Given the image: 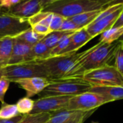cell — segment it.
Wrapping results in <instances>:
<instances>
[{
	"label": "cell",
	"instance_id": "36",
	"mask_svg": "<svg viewBox=\"0 0 123 123\" xmlns=\"http://www.w3.org/2000/svg\"><path fill=\"white\" fill-rule=\"evenodd\" d=\"M5 13H7V9H0V15L3 14H5Z\"/></svg>",
	"mask_w": 123,
	"mask_h": 123
},
{
	"label": "cell",
	"instance_id": "15",
	"mask_svg": "<svg viewBox=\"0 0 123 123\" xmlns=\"http://www.w3.org/2000/svg\"><path fill=\"white\" fill-rule=\"evenodd\" d=\"M89 92L102 96L108 103L123 99V86H92Z\"/></svg>",
	"mask_w": 123,
	"mask_h": 123
},
{
	"label": "cell",
	"instance_id": "4",
	"mask_svg": "<svg viewBox=\"0 0 123 123\" xmlns=\"http://www.w3.org/2000/svg\"><path fill=\"white\" fill-rule=\"evenodd\" d=\"M88 50L81 53H69L56 56L50 57L48 59L39 61L45 68L50 80H55L63 79L70 71L75 63L84 56Z\"/></svg>",
	"mask_w": 123,
	"mask_h": 123
},
{
	"label": "cell",
	"instance_id": "38",
	"mask_svg": "<svg viewBox=\"0 0 123 123\" xmlns=\"http://www.w3.org/2000/svg\"><path fill=\"white\" fill-rule=\"evenodd\" d=\"M2 68H3V67H1V66H0V79H1V78H2V76H1V72H2Z\"/></svg>",
	"mask_w": 123,
	"mask_h": 123
},
{
	"label": "cell",
	"instance_id": "37",
	"mask_svg": "<svg viewBox=\"0 0 123 123\" xmlns=\"http://www.w3.org/2000/svg\"><path fill=\"white\" fill-rule=\"evenodd\" d=\"M117 41L120 42V43H123V33L121 35V36L119 37V39L117 40Z\"/></svg>",
	"mask_w": 123,
	"mask_h": 123
},
{
	"label": "cell",
	"instance_id": "21",
	"mask_svg": "<svg viewBox=\"0 0 123 123\" xmlns=\"http://www.w3.org/2000/svg\"><path fill=\"white\" fill-rule=\"evenodd\" d=\"M45 37V36H44V35H39V34L35 32L32 30V28H30L15 38L32 46V45H35L36 43H37L38 42L43 40Z\"/></svg>",
	"mask_w": 123,
	"mask_h": 123
},
{
	"label": "cell",
	"instance_id": "17",
	"mask_svg": "<svg viewBox=\"0 0 123 123\" xmlns=\"http://www.w3.org/2000/svg\"><path fill=\"white\" fill-rule=\"evenodd\" d=\"M102 10H96L91 11L80 14L79 15L74 16L73 17L69 18L74 23H75L80 29L85 28L90 24H92L94 20L97 18L99 14L102 12Z\"/></svg>",
	"mask_w": 123,
	"mask_h": 123
},
{
	"label": "cell",
	"instance_id": "20",
	"mask_svg": "<svg viewBox=\"0 0 123 123\" xmlns=\"http://www.w3.org/2000/svg\"><path fill=\"white\" fill-rule=\"evenodd\" d=\"M123 33V27H112L100 35L99 42L103 43H110L117 41Z\"/></svg>",
	"mask_w": 123,
	"mask_h": 123
},
{
	"label": "cell",
	"instance_id": "33",
	"mask_svg": "<svg viewBox=\"0 0 123 123\" xmlns=\"http://www.w3.org/2000/svg\"><path fill=\"white\" fill-rule=\"evenodd\" d=\"M22 0H2V8L9 9L12 6L19 4Z\"/></svg>",
	"mask_w": 123,
	"mask_h": 123
},
{
	"label": "cell",
	"instance_id": "2",
	"mask_svg": "<svg viewBox=\"0 0 123 123\" xmlns=\"http://www.w3.org/2000/svg\"><path fill=\"white\" fill-rule=\"evenodd\" d=\"M118 0H48L43 12L71 18L80 14L105 9L120 3Z\"/></svg>",
	"mask_w": 123,
	"mask_h": 123
},
{
	"label": "cell",
	"instance_id": "34",
	"mask_svg": "<svg viewBox=\"0 0 123 123\" xmlns=\"http://www.w3.org/2000/svg\"><path fill=\"white\" fill-rule=\"evenodd\" d=\"M25 115H19L14 118L9 119V120H1L0 123H19L21 120L24 119Z\"/></svg>",
	"mask_w": 123,
	"mask_h": 123
},
{
	"label": "cell",
	"instance_id": "31",
	"mask_svg": "<svg viewBox=\"0 0 123 123\" xmlns=\"http://www.w3.org/2000/svg\"><path fill=\"white\" fill-rule=\"evenodd\" d=\"M50 14V13L48 12H40L38 13H37L36 14H35L34 16L30 17L28 19L29 21V23L31 26L34 25H36V24H38L40 22H41L43 19H45L48 15Z\"/></svg>",
	"mask_w": 123,
	"mask_h": 123
},
{
	"label": "cell",
	"instance_id": "14",
	"mask_svg": "<svg viewBox=\"0 0 123 123\" xmlns=\"http://www.w3.org/2000/svg\"><path fill=\"white\" fill-rule=\"evenodd\" d=\"M94 37H92L87 32L85 28H82L75 32L72 35L69 45L60 55L77 52L79 49L82 48L84 45H86L88 42H89Z\"/></svg>",
	"mask_w": 123,
	"mask_h": 123
},
{
	"label": "cell",
	"instance_id": "25",
	"mask_svg": "<svg viewBox=\"0 0 123 123\" xmlns=\"http://www.w3.org/2000/svg\"><path fill=\"white\" fill-rule=\"evenodd\" d=\"M52 113H40L27 115L22 120L18 123H45L50 118Z\"/></svg>",
	"mask_w": 123,
	"mask_h": 123
},
{
	"label": "cell",
	"instance_id": "28",
	"mask_svg": "<svg viewBox=\"0 0 123 123\" xmlns=\"http://www.w3.org/2000/svg\"><path fill=\"white\" fill-rule=\"evenodd\" d=\"M66 18H64L62 16H60L58 14H54L53 16V18L51 19L49 28L51 30V32H55V31H60V29L62 26V24Z\"/></svg>",
	"mask_w": 123,
	"mask_h": 123
},
{
	"label": "cell",
	"instance_id": "5",
	"mask_svg": "<svg viewBox=\"0 0 123 123\" xmlns=\"http://www.w3.org/2000/svg\"><path fill=\"white\" fill-rule=\"evenodd\" d=\"M1 76L2 78L8 79L10 82L34 77L45 78L50 80V76L45 66L39 61L7 65L2 68Z\"/></svg>",
	"mask_w": 123,
	"mask_h": 123
},
{
	"label": "cell",
	"instance_id": "9",
	"mask_svg": "<svg viewBox=\"0 0 123 123\" xmlns=\"http://www.w3.org/2000/svg\"><path fill=\"white\" fill-rule=\"evenodd\" d=\"M72 97H45L38 98L34 102V107L30 114L51 113L66 110L68 102Z\"/></svg>",
	"mask_w": 123,
	"mask_h": 123
},
{
	"label": "cell",
	"instance_id": "24",
	"mask_svg": "<svg viewBox=\"0 0 123 123\" xmlns=\"http://www.w3.org/2000/svg\"><path fill=\"white\" fill-rule=\"evenodd\" d=\"M19 115L16 105L4 104L0 108V120H9Z\"/></svg>",
	"mask_w": 123,
	"mask_h": 123
},
{
	"label": "cell",
	"instance_id": "30",
	"mask_svg": "<svg viewBox=\"0 0 123 123\" xmlns=\"http://www.w3.org/2000/svg\"><path fill=\"white\" fill-rule=\"evenodd\" d=\"M10 81L5 79L1 78L0 79V102L1 105H4V96L9 89Z\"/></svg>",
	"mask_w": 123,
	"mask_h": 123
},
{
	"label": "cell",
	"instance_id": "8",
	"mask_svg": "<svg viewBox=\"0 0 123 123\" xmlns=\"http://www.w3.org/2000/svg\"><path fill=\"white\" fill-rule=\"evenodd\" d=\"M108 102L102 96L90 92L72 97L66 110L77 112H90Z\"/></svg>",
	"mask_w": 123,
	"mask_h": 123
},
{
	"label": "cell",
	"instance_id": "12",
	"mask_svg": "<svg viewBox=\"0 0 123 123\" xmlns=\"http://www.w3.org/2000/svg\"><path fill=\"white\" fill-rule=\"evenodd\" d=\"M49 81L45 78L34 77L30 79H19L14 81L20 88L26 92V97L31 98L36 94L41 93L48 85Z\"/></svg>",
	"mask_w": 123,
	"mask_h": 123
},
{
	"label": "cell",
	"instance_id": "39",
	"mask_svg": "<svg viewBox=\"0 0 123 123\" xmlns=\"http://www.w3.org/2000/svg\"><path fill=\"white\" fill-rule=\"evenodd\" d=\"M3 9L2 8V0H0V9Z\"/></svg>",
	"mask_w": 123,
	"mask_h": 123
},
{
	"label": "cell",
	"instance_id": "13",
	"mask_svg": "<svg viewBox=\"0 0 123 123\" xmlns=\"http://www.w3.org/2000/svg\"><path fill=\"white\" fill-rule=\"evenodd\" d=\"M32 61V45L15 38L11 58L8 65H14Z\"/></svg>",
	"mask_w": 123,
	"mask_h": 123
},
{
	"label": "cell",
	"instance_id": "10",
	"mask_svg": "<svg viewBox=\"0 0 123 123\" xmlns=\"http://www.w3.org/2000/svg\"><path fill=\"white\" fill-rule=\"evenodd\" d=\"M47 2L48 1L45 0L22 1L19 4L7 9V13L15 17L29 19L43 11Z\"/></svg>",
	"mask_w": 123,
	"mask_h": 123
},
{
	"label": "cell",
	"instance_id": "22",
	"mask_svg": "<svg viewBox=\"0 0 123 123\" xmlns=\"http://www.w3.org/2000/svg\"><path fill=\"white\" fill-rule=\"evenodd\" d=\"M35 101L32 99H30L27 97L20 99L17 103L16 106L17 110L20 115H30L33 109Z\"/></svg>",
	"mask_w": 123,
	"mask_h": 123
},
{
	"label": "cell",
	"instance_id": "1",
	"mask_svg": "<svg viewBox=\"0 0 123 123\" xmlns=\"http://www.w3.org/2000/svg\"><path fill=\"white\" fill-rule=\"evenodd\" d=\"M120 42L110 43L99 42L88 49L87 53L79 59L63 78H82L87 72L98 69L108 64L114 58Z\"/></svg>",
	"mask_w": 123,
	"mask_h": 123
},
{
	"label": "cell",
	"instance_id": "16",
	"mask_svg": "<svg viewBox=\"0 0 123 123\" xmlns=\"http://www.w3.org/2000/svg\"><path fill=\"white\" fill-rule=\"evenodd\" d=\"M15 38L4 37L0 39V66L4 67L8 65L11 58Z\"/></svg>",
	"mask_w": 123,
	"mask_h": 123
},
{
	"label": "cell",
	"instance_id": "23",
	"mask_svg": "<svg viewBox=\"0 0 123 123\" xmlns=\"http://www.w3.org/2000/svg\"><path fill=\"white\" fill-rule=\"evenodd\" d=\"M77 111L62 110L52 114L50 118L45 123H65L68 121Z\"/></svg>",
	"mask_w": 123,
	"mask_h": 123
},
{
	"label": "cell",
	"instance_id": "18",
	"mask_svg": "<svg viewBox=\"0 0 123 123\" xmlns=\"http://www.w3.org/2000/svg\"><path fill=\"white\" fill-rule=\"evenodd\" d=\"M51 50L41 40L32 46V61H41L51 57Z\"/></svg>",
	"mask_w": 123,
	"mask_h": 123
},
{
	"label": "cell",
	"instance_id": "35",
	"mask_svg": "<svg viewBox=\"0 0 123 123\" xmlns=\"http://www.w3.org/2000/svg\"><path fill=\"white\" fill-rule=\"evenodd\" d=\"M123 27V10L122 11L120 15L119 16L117 20L115 23L113 27Z\"/></svg>",
	"mask_w": 123,
	"mask_h": 123
},
{
	"label": "cell",
	"instance_id": "19",
	"mask_svg": "<svg viewBox=\"0 0 123 123\" xmlns=\"http://www.w3.org/2000/svg\"><path fill=\"white\" fill-rule=\"evenodd\" d=\"M75 32H64V31H55L52 32L49 35H46L43 40H42L46 46L50 49L52 50L53 48H55L57 44L63 40L64 37L71 35L74 34Z\"/></svg>",
	"mask_w": 123,
	"mask_h": 123
},
{
	"label": "cell",
	"instance_id": "41",
	"mask_svg": "<svg viewBox=\"0 0 123 123\" xmlns=\"http://www.w3.org/2000/svg\"></svg>",
	"mask_w": 123,
	"mask_h": 123
},
{
	"label": "cell",
	"instance_id": "32",
	"mask_svg": "<svg viewBox=\"0 0 123 123\" xmlns=\"http://www.w3.org/2000/svg\"><path fill=\"white\" fill-rule=\"evenodd\" d=\"M31 28L35 32H36L39 35H44V36H46V35H49L50 32H52L51 30H50L49 27L45 26V25H41V24L34 25L31 26Z\"/></svg>",
	"mask_w": 123,
	"mask_h": 123
},
{
	"label": "cell",
	"instance_id": "7",
	"mask_svg": "<svg viewBox=\"0 0 123 123\" xmlns=\"http://www.w3.org/2000/svg\"><path fill=\"white\" fill-rule=\"evenodd\" d=\"M31 28L27 19L11 15L8 13L0 15V39L15 38Z\"/></svg>",
	"mask_w": 123,
	"mask_h": 123
},
{
	"label": "cell",
	"instance_id": "29",
	"mask_svg": "<svg viewBox=\"0 0 123 123\" xmlns=\"http://www.w3.org/2000/svg\"><path fill=\"white\" fill-rule=\"evenodd\" d=\"M81 30L75 23H74L69 18H66L62 24L60 31L64 32H76Z\"/></svg>",
	"mask_w": 123,
	"mask_h": 123
},
{
	"label": "cell",
	"instance_id": "6",
	"mask_svg": "<svg viewBox=\"0 0 123 123\" xmlns=\"http://www.w3.org/2000/svg\"><path fill=\"white\" fill-rule=\"evenodd\" d=\"M82 79L92 86L123 87V77L115 66L109 64L86 73Z\"/></svg>",
	"mask_w": 123,
	"mask_h": 123
},
{
	"label": "cell",
	"instance_id": "3",
	"mask_svg": "<svg viewBox=\"0 0 123 123\" xmlns=\"http://www.w3.org/2000/svg\"><path fill=\"white\" fill-rule=\"evenodd\" d=\"M92 86L82 78H65L50 80L48 85L40 93L39 98L45 97H74L88 92Z\"/></svg>",
	"mask_w": 123,
	"mask_h": 123
},
{
	"label": "cell",
	"instance_id": "11",
	"mask_svg": "<svg viewBox=\"0 0 123 123\" xmlns=\"http://www.w3.org/2000/svg\"><path fill=\"white\" fill-rule=\"evenodd\" d=\"M123 10V5L120 8L110 14L109 15L99 19H96L92 24L85 27L86 30L92 37H95L96 36L101 35L105 31L113 27Z\"/></svg>",
	"mask_w": 123,
	"mask_h": 123
},
{
	"label": "cell",
	"instance_id": "27",
	"mask_svg": "<svg viewBox=\"0 0 123 123\" xmlns=\"http://www.w3.org/2000/svg\"><path fill=\"white\" fill-rule=\"evenodd\" d=\"M73 35V34H72ZM72 35H68L66 37H64L63 40H61L58 44L57 45L53 48L52 50H51V53H50V55H51V57L52 56H56V55H59L67 47L68 45H69L70 43V41H71V36Z\"/></svg>",
	"mask_w": 123,
	"mask_h": 123
},
{
	"label": "cell",
	"instance_id": "26",
	"mask_svg": "<svg viewBox=\"0 0 123 123\" xmlns=\"http://www.w3.org/2000/svg\"><path fill=\"white\" fill-rule=\"evenodd\" d=\"M115 67L117 68V70L119 71V73L121 74L123 77V43H120L118 45L115 55Z\"/></svg>",
	"mask_w": 123,
	"mask_h": 123
},
{
	"label": "cell",
	"instance_id": "40",
	"mask_svg": "<svg viewBox=\"0 0 123 123\" xmlns=\"http://www.w3.org/2000/svg\"><path fill=\"white\" fill-rule=\"evenodd\" d=\"M0 121H1V120H0Z\"/></svg>",
	"mask_w": 123,
	"mask_h": 123
}]
</instances>
